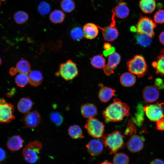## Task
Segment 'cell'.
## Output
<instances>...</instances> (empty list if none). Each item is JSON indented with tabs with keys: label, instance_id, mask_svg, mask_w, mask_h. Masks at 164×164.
I'll return each instance as SVG.
<instances>
[{
	"label": "cell",
	"instance_id": "obj_24",
	"mask_svg": "<svg viewBox=\"0 0 164 164\" xmlns=\"http://www.w3.org/2000/svg\"><path fill=\"white\" fill-rule=\"evenodd\" d=\"M136 80V77L134 74L130 72L123 73L120 77V83L125 87L133 86L135 83Z\"/></svg>",
	"mask_w": 164,
	"mask_h": 164
},
{
	"label": "cell",
	"instance_id": "obj_7",
	"mask_svg": "<svg viewBox=\"0 0 164 164\" xmlns=\"http://www.w3.org/2000/svg\"><path fill=\"white\" fill-rule=\"evenodd\" d=\"M156 25L150 17L142 16L140 18L136 27L138 33L145 34L152 37L155 35L154 30Z\"/></svg>",
	"mask_w": 164,
	"mask_h": 164
},
{
	"label": "cell",
	"instance_id": "obj_1",
	"mask_svg": "<svg viewBox=\"0 0 164 164\" xmlns=\"http://www.w3.org/2000/svg\"><path fill=\"white\" fill-rule=\"evenodd\" d=\"M129 107L126 103L115 98L103 111L102 115L106 123L119 121L129 115Z\"/></svg>",
	"mask_w": 164,
	"mask_h": 164
},
{
	"label": "cell",
	"instance_id": "obj_41",
	"mask_svg": "<svg viewBox=\"0 0 164 164\" xmlns=\"http://www.w3.org/2000/svg\"><path fill=\"white\" fill-rule=\"evenodd\" d=\"M7 158L6 153L5 150L0 147V162L4 161Z\"/></svg>",
	"mask_w": 164,
	"mask_h": 164
},
{
	"label": "cell",
	"instance_id": "obj_36",
	"mask_svg": "<svg viewBox=\"0 0 164 164\" xmlns=\"http://www.w3.org/2000/svg\"><path fill=\"white\" fill-rule=\"evenodd\" d=\"M51 121L56 126L60 125L63 121V118L62 114L58 112H52L50 115Z\"/></svg>",
	"mask_w": 164,
	"mask_h": 164
},
{
	"label": "cell",
	"instance_id": "obj_39",
	"mask_svg": "<svg viewBox=\"0 0 164 164\" xmlns=\"http://www.w3.org/2000/svg\"><path fill=\"white\" fill-rule=\"evenodd\" d=\"M153 19L157 23H164V10L161 9L156 12L154 15Z\"/></svg>",
	"mask_w": 164,
	"mask_h": 164
},
{
	"label": "cell",
	"instance_id": "obj_23",
	"mask_svg": "<svg viewBox=\"0 0 164 164\" xmlns=\"http://www.w3.org/2000/svg\"><path fill=\"white\" fill-rule=\"evenodd\" d=\"M157 73L164 75V49L162 50L156 60L152 63Z\"/></svg>",
	"mask_w": 164,
	"mask_h": 164
},
{
	"label": "cell",
	"instance_id": "obj_21",
	"mask_svg": "<svg viewBox=\"0 0 164 164\" xmlns=\"http://www.w3.org/2000/svg\"><path fill=\"white\" fill-rule=\"evenodd\" d=\"M115 91L112 88L104 87L101 88L98 93V97L100 101L103 103L108 101L113 96Z\"/></svg>",
	"mask_w": 164,
	"mask_h": 164
},
{
	"label": "cell",
	"instance_id": "obj_33",
	"mask_svg": "<svg viewBox=\"0 0 164 164\" xmlns=\"http://www.w3.org/2000/svg\"><path fill=\"white\" fill-rule=\"evenodd\" d=\"M15 81L18 86L21 87H24L29 82L28 76L26 74L21 73L16 76Z\"/></svg>",
	"mask_w": 164,
	"mask_h": 164
},
{
	"label": "cell",
	"instance_id": "obj_10",
	"mask_svg": "<svg viewBox=\"0 0 164 164\" xmlns=\"http://www.w3.org/2000/svg\"><path fill=\"white\" fill-rule=\"evenodd\" d=\"M115 16L112 13L111 17L112 22L109 26L104 28L98 26L102 30V33L104 39L108 41H112L116 39L118 37L119 32L115 27L116 22Z\"/></svg>",
	"mask_w": 164,
	"mask_h": 164
},
{
	"label": "cell",
	"instance_id": "obj_19",
	"mask_svg": "<svg viewBox=\"0 0 164 164\" xmlns=\"http://www.w3.org/2000/svg\"><path fill=\"white\" fill-rule=\"evenodd\" d=\"M80 111L83 116L88 119L94 117L97 113L96 107L94 104L90 103L83 105L81 107Z\"/></svg>",
	"mask_w": 164,
	"mask_h": 164
},
{
	"label": "cell",
	"instance_id": "obj_25",
	"mask_svg": "<svg viewBox=\"0 0 164 164\" xmlns=\"http://www.w3.org/2000/svg\"><path fill=\"white\" fill-rule=\"evenodd\" d=\"M29 83L32 86L36 87L39 85L43 81L42 73L38 70H33L30 72L28 75Z\"/></svg>",
	"mask_w": 164,
	"mask_h": 164
},
{
	"label": "cell",
	"instance_id": "obj_28",
	"mask_svg": "<svg viewBox=\"0 0 164 164\" xmlns=\"http://www.w3.org/2000/svg\"><path fill=\"white\" fill-rule=\"evenodd\" d=\"M135 37L138 43L144 47L149 46L152 43V37L145 34L138 33Z\"/></svg>",
	"mask_w": 164,
	"mask_h": 164
},
{
	"label": "cell",
	"instance_id": "obj_20",
	"mask_svg": "<svg viewBox=\"0 0 164 164\" xmlns=\"http://www.w3.org/2000/svg\"><path fill=\"white\" fill-rule=\"evenodd\" d=\"M33 105V102L28 97L21 98L17 104L18 111L22 114H26L29 111Z\"/></svg>",
	"mask_w": 164,
	"mask_h": 164
},
{
	"label": "cell",
	"instance_id": "obj_29",
	"mask_svg": "<svg viewBox=\"0 0 164 164\" xmlns=\"http://www.w3.org/2000/svg\"><path fill=\"white\" fill-rule=\"evenodd\" d=\"M91 64L95 68L101 69L105 65V60L102 54L97 55L92 58Z\"/></svg>",
	"mask_w": 164,
	"mask_h": 164
},
{
	"label": "cell",
	"instance_id": "obj_5",
	"mask_svg": "<svg viewBox=\"0 0 164 164\" xmlns=\"http://www.w3.org/2000/svg\"><path fill=\"white\" fill-rule=\"evenodd\" d=\"M64 80L69 81L73 79L78 74V70L76 64L71 60H67L60 66L59 70L56 73Z\"/></svg>",
	"mask_w": 164,
	"mask_h": 164
},
{
	"label": "cell",
	"instance_id": "obj_43",
	"mask_svg": "<svg viewBox=\"0 0 164 164\" xmlns=\"http://www.w3.org/2000/svg\"><path fill=\"white\" fill-rule=\"evenodd\" d=\"M150 164H164V162L162 159H157L152 161Z\"/></svg>",
	"mask_w": 164,
	"mask_h": 164
},
{
	"label": "cell",
	"instance_id": "obj_18",
	"mask_svg": "<svg viewBox=\"0 0 164 164\" xmlns=\"http://www.w3.org/2000/svg\"><path fill=\"white\" fill-rule=\"evenodd\" d=\"M98 26L94 23H87L84 25L83 29L84 37L88 39L95 38L98 34Z\"/></svg>",
	"mask_w": 164,
	"mask_h": 164
},
{
	"label": "cell",
	"instance_id": "obj_50",
	"mask_svg": "<svg viewBox=\"0 0 164 164\" xmlns=\"http://www.w3.org/2000/svg\"><path fill=\"white\" fill-rule=\"evenodd\" d=\"M2 60H1V59L0 57V66L1 65V64H2Z\"/></svg>",
	"mask_w": 164,
	"mask_h": 164
},
{
	"label": "cell",
	"instance_id": "obj_27",
	"mask_svg": "<svg viewBox=\"0 0 164 164\" xmlns=\"http://www.w3.org/2000/svg\"><path fill=\"white\" fill-rule=\"evenodd\" d=\"M65 15L63 12L59 10H56L50 14L49 18L52 22L58 24L63 22L65 19Z\"/></svg>",
	"mask_w": 164,
	"mask_h": 164
},
{
	"label": "cell",
	"instance_id": "obj_49",
	"mask_svg": "<svg viewBox=\"0 0 164 164\" xmlns=\"http://www.w3.org/2000/svg\"><path fill=\"white\" fill-rule=\"evenodd\" d=\"M5 0H0V6L1 5L2 2L5 1Z\"/></svg>",
	"mask_w": 164,
	"mask_h": 164
},
{
	"label": "cell",
	"instance_id": "obj_16",
	"mask_svg": "<svg viewBox=\"0 0 164 164\" xmlns=\"http://www.w3.org/2000/svg\"><path fill=\"white\" fill-rule=\"evenodd\" d=\"M143 97L146 101L153 102L156 101L159 96V92L156 88L152 86L145 87L142 91Z\"/></svg>",
	"mask_w": 164,
	"mask_h": 164
},
{
	"label": "cell",
	"instance_id": "obj_37",
	"mask_svg": "<svg viewBox=\"0 0 164 164\" xmlns=\"http://www.w3.org/2000/svg\"><path fill=\"white\" fill-rule=\"evenodd\" d=\"M135 124L132 119H130L128 121L127 127L124 135L132 136L136 134V128Z\"/></svg>",
	"mask_w": 164,
	"mask_h": 164
},
{
	"label": "cell",
	"instance_id": "obj_46",
	"mask_svg": "<svg viewBox=\"0 0 164 164\" xmlns=\"http://www.w3.org/2000/svg\"><path fill=\"white\" fill-rule=\"evenodd\" d=\"M104 48L105 50H108L112 47L111 44L108 43H105L104 45Z\"/></svg>",
	"mask_w": 164,
	"mask_h": 164
},
{
	"label": "cell",
	"instance_id": "obj_47",
	"mask_svg": "<svg viewBox=\"0 0 164 164\" xmlns=\"http://www.w3.org/2000/svg\"><path fill=\"white\" fill-rule=\"evenodd\" d=\"M162 83V80L160 79H156L155 80V84L157 86H159Z\"/></svg>",
	"mask_w": 164,
	"mask_h": 164
},
{
	"label": "cell",
	"instance_id": "obj_45",
	"mask_svg": "<svg viewBox=\"0 0 164 164\" xmlns=\"http://www.w3.org/2000/svg\"><path fill=\"white\" fill-rule=\"evenodd\" d=\"M159 39L160 43L164 45V31L160 33L159 36Z\"/></svg>",
	"mask_w": 164,
	"mask_h": 164
},
{
	"label": "cell",
	"instance_id": "obj_38",
	"mask_svg": "<svg viewBox=\"0 0 164 164\" xmlns=\"http://www.w3.org/2000/svg\"><path fill=\"white\" fill-rule=\"evenodd\" d=\"M51 7L47 2L42 1L41 2L38 7V10L41 15H45L48 14L50 11Z\"/></svg>",
	"mask_w": 164,
	"mask_h": 164
},
{
	"label": "cell",
	"instance_id": "obj_8",
	"mask_svg": "<svg viewBox=\"0 0 164 164\" xmlns=\"http://www.w3.org/2000/svg\"><path fill=\"white\" fill-rule=\"evenodd\" d=\"M164 103L147 104L143 108V111L150 121L156 122L164 116Z\"/></svg>",
	"mask_w": 164,
	"mask_h": 164
},
{
	"label": "cell",
	"instance_id": "obj_35",
	"mask_svg": "<svg viewBox=\"0 0 164 164\" xmlns=\"http://www.w3.org/2000/svg\"><path fill=\"white\" fill-rule=\"evenodd\" d=\"M70 35L73 40L79 41L84 36L83 29L80 27H75L70 31Z\"/></svg>",
	"mask_w": 164,
	"mask_h": 164
},
{
	"label": "cell",
	"instance_id": "obj_13",
	"mask_svg": "<svg viewBox=\"0 0 164 164\" xmlns=\"http://www.w3.org/2000/svg\"><path fill=\"white\" fill-rule=\"evenodd\" d=\"M126 145L128 149L130 152L135 153L142 149L144 142L142 137L136 134L131 136Z\"/></svg>",
	"mask_w": 164,
	"mask_h": 164
},
{
	"label": "cell",
	"instance_id": "obj_11",
	"mask_svg": "<svg viewBox=\"0 0 164 164\" xmlns=\"http://www.w3.org/2000/svg\"><path fill=\"white\" fill-rule=\"evenodd\" d=\"M120 55L116 52H113L109 55L107 63L103 68L106 75L109 76L114 73L115 68L119 63Z\"/></svg>",
	"mask_w": 164,
	"mask_h": 164
},
{
	"label": "cell",
	"instance_id": "obj_34",
	"mask_svg": "<svg viewBox=\"0 0 164 164\" xmlns=\"http://www.w3.org/2000/svg\"><path fill=\"white\" fill-rule=\"evenodd\" d=\"M62 9L66 12H70L75 9V5L73 0H63L61 2Z\"/></svg>",
	"mask_w": 164,
	"mask_h": 164
},
{
	"label": "cell",
	"instance_id": "obj_22",
	"mask_svg": "<svg viewBox=\"0 0 164 164\" xmlns=\"http://www.w3.org/2000/svg\"><path fill=\"white\" fill-rule=\"evenodd\" d=\"M139 6L145 14H151L155 10L156 4L155 0H140Z\"/></svg>",
	"mask_w": 164,
	"mask_h": 164
},
{
	"label": "cell",
	"instance_id": "obj_12",
	"mask_svg": "<svg viewBox=\"0 0 164 164\" xmlns=\"http://www.w3.org/2000/svg\"><path fill=\"white\" fill-rule=\"evenodd\" d=\"M41 119L39 113L36 111H32L26 114L23 118V122L28 128H33L39 125Z\"/></svg>",
	"mask_w": 164,
	"mask_h": 164
},
{
	"label": "cell",
	"instance_id": "obj_2",
	"mask_svg": "<svg viewBox=\"0 0 164 164\" xmlns=\"http://www.w3.org/2000/svg\"><path fill=\"white\" fill-rule=\"evenodd\" d=\"M124 135L119 130L103 135L101 140L105 147L110 150V154L115 153L119 149L125 147Z\"/></svg>",
	"mask_w": 164,
	"mask_h": 164
},
{
	"label": "cell",
	"instance_id": "obj_17",
	"mask_svg": "<svg viewBox=\"0 0 164 164\" xmlns=\"http://www.w3.org/2000/svg\"><path fill=\"white\" fill-rule=\"evenodd\" d=\"M23 144V141L22 138L17 135L10 137L6 143L8 149L12 151L19 150L22 147Z\"/></svg>",
	"mask_w": 164,
	"mask_h": 164
},
{
	"label": "cell",
	"instance_id": "obj_30",
	"mask_svg": "<svg viewBox=\"0 0 164 164\" xmlns=\"http://www.w3.org/2000/svg\"><path fill=\"white\" fill-rule=\"evenodd\" d=\"M16 68L21 73L27 74L31 70V66L27 60H22L18 61L16 64Z\"/></svg>",
	"mask_w": 164,
	"mask_h": 164
},
{
	"label": "cell",
	"instance_id": "obj_40",
	"mask_svg": "<svg viewBox=\"0 0 164 164\" xmlns=\"http://www.w3.org/2000/svg\"><path fill=\"white\" fill-rule=\"evenodd\" d=\"M156 129L160 131L164 130V116L156 121Z\"/></svg>",
	"mask_w": 164,
	"mask_h": 164
},
{
	"label": "cell",
	"instance_id": "obj_15",
	"mask_svg": "<svg viewBox=\"0 0 164 164\" xmlns=\"http://www.w3.org/2000/svg\"><path fill=\"white\" fill-rule=\"evenodd\" d=\"M112 12L117 18L124 19L128 15L129 10L126 3L123 0H119Z\"/></svg>",
	"mask_w": 164,
	"mask_h": 164
},
{
	"label": "cell",
	"instance_id": "obj_26",
	"mask_svg": "<svg viewBox=\"0 0 164 164\" xmlns=\"http://www.w3.org/2000/svg\"><path fill=\"white\" fill-rule=\"evenodd\" d=\"M68 133L73 139H81L84 138L81 128L77 125H73L69 127L68 129Z\"/></svg>",
	"mask_w": 164,
	"mask_h": 164
},
{
	"label": "cell",
	"instance_id": "obj_9",
	"mask_svg": "<svg viewBox=\"0 0 164 164\" xmlns=\"http://www.w3.org/2000/svg\"><path fill=\"white\" fill-rule=\"evenodd\" d=\"M15 108L11 103L1 99L0 102V123H9L15 119L14 115Z\"/></svg>",
	"mask_w": 164,
	"mask_h": 164
},
{
	"label": "cell",
	"instance_id": "obj_48",
	"mask_svg": "<svg viewBox=\"0 0 164 164\" xmlns=\"http://www.w3.org/2000/svg\"><path fill=\"white\" fill-rule=\"evenodd\" d=\"M101 164H113L111 162L108 161L107 160H105L103 162H102Z\"/></svg>",
	"mask_w": 164,
	"mask_h": 164
},
{
	"label": "cell",
	"instance_id": "obj_3",
	"mask_svg": "<svg viewBox=\"0 0 164 164\" xmlns=\"http://www.w3.org/2000/svg\"><path fill=\"white\" fill-rule=\"evenodd\" d=\"M42 146V143L39 141L29 143L22 151V153L24 160L30 163L36 162L40 158L39 154Z\"/></svg>",
	"mask_w": 164,
	"mask_h": 164
},
{
	"label": "cell",
	"instance_id": "obj_32",
	"mask_svg": "<svg viewBox=\"0 0 164 164\" xmlns=\"http://www.w3.org/2000/svg\"><path fill=\"white\" fill-rule=\"evenodd\" d=\"M129 161L128 156L122 152L116 153L113 159V164H128Z\"/></svg>",
	"mask_w": 164,
	"mask_h": 164
},
{
	"label": "cell",
	"instance_id": "obj_4",
	"mask_svg": "<svg viewBox=\"0 0 164 164\" xmlns=\"http://www.w3.org/2000/svg\"><path fill=\"white\" fill-rule=\"evenodd\" d=\"M129 72L141 77L147 73L148 67L144 57L140 55L135 56L127 63Z\"/></svg>",
	"mask_w": 164,
	"mask_h": 164
},
{
	"label": "cell",
	"instance_id": "obj_6",
	"mask_svg": "<svg viewBox=\"0 0 164 164\" xmlns=\"http://www.w3.org/2000/svg\"><path fill=\"white\" fill-rule=\"evenodd\" d=\"M88 134L94 138H101L104 133V125L94 117L88 119L84 125Z\"/></svg>",
	"mask_w": 164,
	"mask_h": 164
},
{
	"label": "cell",
	"instance_id": "obj_42",
	"mask_svg": "<svg viewBox=\"0 0 164 164\" xmlns=\"http://www.w3.org/2000/svg\"><path fill=\"white\" fill-rule=\"evenodd\" d=\"M114 47H112L111 49L108 50H105L103 52L104 54L106 56L108 55H109L111 53L114 52Z\"/></svg>",
	"mask_w": 164,
	"mask_h": 164
},
{
	"label": "cell",
	"instance_id": "obj_14",
	"mask_svg": "<svg viewBox=\"0 0 164 164\" xmlns=\"http://www.w3.org/2000/svg\"><path fill=\"white\" fill-rule=\"evenodd\" d=\"M86 147L91 155L96 156L101 153L103 149L104 146L101 141L97 139H93L88 142Z\"/></svg>",
	"mask_w": 164,
	"mask_h": 164
},
{
	"label": "cell",
	"instance_id": "obj_31",
	"mask_svg": "<svg viewBox=\"0 0 164 164\" xmlns=\"http://www.w3.org/2000/svg\"><path fill=\"white\" fill-rule=\"evenodd\" d=\"M29 17L28 14L22 11L15 12L13 16V18L15 22L19 24H22L25 23L28 19Z\"/></svg>",
	"mask_w": 164,
	"mask_h": 164
},
{
	"label": "cell",
	"instance_id": "obj_44",
	"mask_svg": "<svg viewBox=\"0 0 164 164\" xmlns=\"http://www.w3.org/2000/svg\"><path fill=\"white\" fill-rule=\"evenodd\" d=\"M17 69L15 67L11 68L9 70V73L11 76H14L17 73Z\"/></svg>",
	"mask_w": 164,
	"mask_h": 164
}]
</instances>
